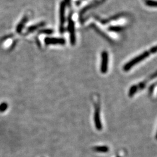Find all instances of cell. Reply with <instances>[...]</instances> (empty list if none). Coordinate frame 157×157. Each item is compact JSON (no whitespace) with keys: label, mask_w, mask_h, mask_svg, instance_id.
I'll return each instance as SVG.
<instances>
[{"label":"cell","mask_w":157,"mask_h":157,"mask_svg":"<svg viewBox=\"0 0 157 157\" xmlns=\"http://www.w3.org/2000/svg\"><path fill=\"white\" fill-rule=\"evenodd\" d=\"M70 1H71V0H65V4L69 5L70 4Z\"/></svg>","instance_id":"obj_15"},{"label":"cell","mask_w":157,"mask_h":157,"mask_svg":"<svg viewBox=\"0 0 157 157\" xmlns=\"http://www.w3.org/2000/svg\"><path fill=\"white\" fill-rule=\"evenodd\" d=\"M8 104L6 102H3L0 104V113H3L7 110Z\"/></svg>","instance_id":"obj_10"},{"label":"cell","mask_w":157,"mask_h":157,"mask_svg":"<svg viewBox=\"0 0 157 157\" xmlns=\"http://www.w3.org/2000/svg\"><path fill=\"white\" fill-rule=\"evenodd\" d=\"M67 28H68V32L69 33L71 44L72 45H75L76 44V33H75V24L73 22L71 15H70V16L69 17Z\"/></svg>","instance_id":"obj_2"},{"label":"cell","mask_w":157,"mask_h":157,"mask_svg":"<svg viewBox=\"0 0 157 157\" xmlns=\"http://www.w3.org/2000/svg\"><path fill=\"white\" fill-rule=\"evenodd\" d=\"M93 151L97 152H107L109 151V148L107 146H96L93 148Z\"/></svg>","instance_id":"obj_8"},{"label":"cell","mask_w":157,"mask_h":157,"mask_svg":"<svg viewBox=\"0 0 157 157\" xmlns=\"http://www.w3.org/2000/svg\"><path fill=\"white\" fill-rule=\"evenodd\" d=\"M149 52H150V54H154L157 52V45L152 47L149 50Z\"/></svg>","instance_id":"obj_14"},{"label":"cell","mask_w":157,"mask_h":157,"mask_svg":"<svg viewBox=\"0 0 157 157\" xmlns=\"http://www.w3.org/2000/svg\"><path fill=\"white\" fill-rule=\"evenodd\" d=\"M94 122L96 129L98 130H101L102 128V126L100 118V105L98 104H97L95 107Z\"/></svg>","instance_id":"obj_4"},{"label":"cell","mask_w":157,"mask_h":157,"mask_svg":"<svg viewBox=\"0 0 157 157\" xmlns=\"http://www.w3.org/2000/svg\"><path fill=\"white\" fill-rule=\"evenodd\" d=\"M54 32V31L51 29H44L40 32V33L44 34H51Z\"/></svg>","instance_id":"obj_12"},{"label":"cell","mask_w":157,"mask_h":157,"mask_svg":"<svg viewBox=\"0 0 157 157\" xmlns=\"http://www.w3.org/2000/svg\"><path fill=\"white\" fill-rule=\"evenodd\" d=\"M147 6L151 7H157V1L154 0H147L146 1Z\"/></svg>","instance_id":"obj_11"},{"label":"cell","mask_w":157,"mask_h":157,"mask_svg":"<svg viewBox=\"0 0 157 157\" xmlns=\"http://www.w3.org/2000/svg\"><path fill=\"white\" fill-rule=\"evenodd\" d=\"M150 54H151L150 52H149V51H144V52L141 54L140 55L135 57L133 59L130 60L129 62H128L127 63L125 64V65L124 66V71L126 72H128L135 65L138 64L139 63H140L141 61H143V60H144Z\"/></svg>","instance_id":"obj_1"},{"label":"cell","mask_w":157,"mask_h":157,"mask_svg":"<svg viewBox=\"0 0 157 157\" xmlns=\"http://www.w3.org/2000/svg\"><path fill=\"white\" fill-rule=\"evenodd\" d=\"M44 25H45V23L41 22L37 24V25L31 26H30L28 29V33H32V32H33L34 31H35V30H37V29H39V28L43 27Z\"/></svg>","instance_id":"obj_7"},{"label":"cell","mask_w":157,"mask_h":157,"mask_svg":"<svg viewBox=\"0 0 157 157\" xmlns=\"http://www.w3.org/2000/svg\"><path fill=\"white\" fill-rule=\"evenodd\" d=\"M28 21V17H24L21 21V22L18 24L17 26V33H21L22 30L23 28L24 27L25 24Z\"/></svg>","instance_id":"obj_9"},{"label":"cell","mask_w":157,"mask_h":157,"mask_svg":"<svg viewBox=\"0 0 157 157\" xmlns=\"http://www.w3.org/2000/svg\"><path fill=\"white\" fill-rule=\"evenodd\" d=\"M109 57L106 51H102L101 54V72L102 73H106L108 71Z\"/></svg>","instance_id":"obj_5"},{"label":"cell","mask_w":157,"mask_h":157,"mask_svg":"<svg viewBox=\"0 0 157 157\" xmlns=\"http://www.w3.org/2000/svg\"><path fill=\"white\" fill-rule=\"evenodd\" d=\"M156 139H157V134H156Z\"/></svg>","instance_id":"obj_16"},{"label":"cell","mask_w":157,"mask_h":157,"mask_svg":"<svg viewBox=\"0 0 157 157\" xmlns=\"http://www.w3.org/2000/svg\"><path fill=\"white\" fill-rule=\"evenodd\" d=\"M122 30V28L120 26H112L109 28V30L113 32H120Z\"/></svg>","instance_id":"obj_13"},{"label":"cell","mask_w":157,"mask_h":157,"mask_svg":"<svg viewBox=\"0 0 157 157\" xmlns=\"http://www.w3.org/2000/svg\"><path fill=\"white\" fill-rule=\"evenodd\" d=\"M65 3L61 2L59 6V31L61 33L64 32V24H65Z\"/></svg>","instance_id":"obj_3"},{"label":"cell","mask_w":157,"mask_h":157,"mask_svg":"<svg viewBox=\"0 0 157 157\" xmlns=\"http://www.w3.org/2000/svg\"><path fill=\"white\" fill-rule=\"evenodd\" d=\"M45 44L47 45H64L65 44L66 41L63 38H51V37H46L45 40Z\"/></svg>","instance_id":"obj_6"}]
</instances>
